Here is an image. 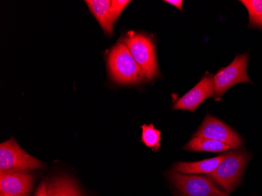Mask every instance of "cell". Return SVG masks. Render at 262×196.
<instances>
[{
    "label": "cell",
    "mask_w": 262,
    "mask_h": 196,
    "mask_svg": "<svg viewBox=\"0 0 262 196\" xmlns=\"http://www.w3.org/2000/svg\"><path fill=\"white\" fill-rule=\"evenodd\" d=\"M107 62L111 79L116 83L134 85L146 80L129 49L120 41L108 53Z\"/></svg>",
    "instance_id": "1"
},
{
    "label": "cell",
    "mask_w": 262,
    "mask_h": 196,
    "mask_svg": "<svg viewBox=\"0 0 262 196\" xmlns=\"http://www.w3.org/2000/svg\"><path fill=\"white\" fill-rule=\"evenodd\" d=\"M120 42L128 47L146 80H151L160 75L155 42L149 35L131 31Z\"/></svg>",
    "instance_id": "2"
},
{
    "label": "cell",
    "mask_w": 262,
    "mask_h": 196,
    "mask_svg": "<svg viewBox=\"0 0 262 196\" xmlns=\"http://www.w3.org/2000/svg\"><path fill=\"white\" fill-rule=\"evenodd\" d=\"M250 158V155L244 151H229L225 154L217 169L208 176L229 194L239 185Z\"/></svg>",
    "instance_id": "3"
},
{
    "label": "cell",
    "mask_w": 262,
    "mask_h": 196,
    "mask_svg": "<svg viewBox=\"0 0 262 196\" xmlns=\"http://www.w3.org/2000/svg\"><path fill=\"white\" fill-rule=\"evenodd\" d=\"M168 176L173 186L183 196H229L209 176L184 175L175 171H170Z\"/></svg>",
    "instance_id": "4"
},
{
    "label": "cell",
    "mask_w": 262,
    "mask_h": 196,
    "mask_svg": "<svg viewBox=\"0 0 262 196\" xmlns=\"http://www.w3.org/2000/svg\"><path fill=\"white\" fill-rule=\"evenodd\" d=\"M249 62V54H239L227 67L219 70L213 77V97L219 100L228 90L233 85L241 82L252 83L247 74V64Z\"/></svg>",
    "instance_id": "5"
},
{
    "label": "cell",
    "mask_w": 262,
    "mask_h": 196,
    "mask_svg": "<svg viewBox=\"0 0 262 196\" xmlns=\"http://www.w3.org/2000/svg\"><path fill=\"white\" fill-rule=\"evenodd\" d=\"M44 164L24 151L14 138L0 144V170L42 169Z\"/></svg>",
    "instance_id": "6"
},
{
    "label": "cell",
    "mask_w": 262,
    "mask_h": 196,
    "mask_svg": "<svg viewBox=\"0 0 262 196\" xmlns=\"http://www.w3.org/2000/svg\"><path fill=\"white\" fill-rule=\"evenodd\" d=\"M193 137L220 141L230 145L233 149L241 148L243 145V140L239 134L220 119L210 115L206 116Z\"/></svg>",
    "instance_id": "7"
},
{
    "label": "cell",
    "mask_w": 262,
    "mask_h": 196,
    "mask_svg": "<svg viewBox=\"0 0 262 196\" xmlns=\"http://www.w3.org/2000/svg\"><path fill=\"white\" fill-rule=\"evenodd\" d=\"M35 176L29 170H0V193L10 195L29 194Z\"/></svg>",
    "instance_id": "8"
},
{
    "label": "cell",
    "mask_w": 262,
    "mask_h": 196,
    "mask_svg": "<svg viewBox=\"0 0 262 196\" xmlns=\"http://www.w3.org/2000/svg\"><path fill=\"white\" fill-rule=\"evenodd\" d=\"M213 76L207 73L203 79L173 104L174 110L195 112L204 101L213 97Z\"/></svg>",
    "instance_id": "9"
},
{
    "label": "cell",
    "mask_w": 262,
    "mask_h": 196,
    "mask_svg": "<svg viewBox=\"0 0 262 196\" xmlns=\"http://www.w3.org/2000/svg\"><path fill=\"white\" fill-rule=\"evenodd\" d=\"M225 154L211 159H204L201 161L178 162L173 166V171L184 175H210L217 169Z\"/></svg>",
    "instance_id": "10"
},
{
    "label": "cell",
    "mask_w": 262,
    "mask_h": 196,
    "mask_svg": "<svg viewBox=\"0 0 262 196\" xmlns=\"http://www.w3.org/2000/svg\"><path fill=\"white\" fill-rule=\"evenodd\" d=\"M93 15L98 20L104 33L113 35L114 20L112 17L110 0H88L85 1Z\"/></svg>",
    "instance_id": "11"
},
{
    "label": "cell",
    "mask_w": 262,
    "mask_h": 196,
    "mask_svg": "<svg viewBox=\"0 0 262 196\" xmlns=\"http://www.w3.org/2000/svg\"><path fill=\"white\" fill-rule=\"evenodd\" d=\"M48 196H84L77 183L67 176L56 177L47 184Z\"/></svg>",
    "instance_id": "12"
},
{
    "label": "cell",
    "mask_w": 262,
    "mask_h": 196,
    "mask_svg": "<svg viewBox=\"0 0 262 196\" xmlns=\"http://www.w3.org/2000/svg\"><path fill=\"white\" fill-rule=\"evenodd\" d=\"M184 150L200 153H223L233 149L232 147L220 141H213L208 138L193 137L183 147Z\"/></svg>",
    "instance_id": "13"
},
{
    "label": "cell",
    "mask_w": 262,
    "mask_h": 196,
    "mask_svg": "<svg viewBox=\"0 0 262 196\" xmlns=\"http://www.w3.org/2000/svg\"><path fill=\"white\" fill-rule=\"evenodd\" d=\"M249 14L250 29H262V0H241Z\"/></svg>",
    "instance_id": "14"
},
{
    "label": "cell",
    "mask_w": 262,
    "mask_h": 196,
    "mask_svg": "<svg viewBox=\"0 0 262 196\" xmlns=\"http://www.w3.org/2000/svg\"><path fill=\"white\" fill-rule=\"evenodd\" d=\"M141 142L153 151H158L161 147V131L155 127L153 124L143 125Z\"/></svg>",
    "instance_id": "15"
},
{
    "label": "cell",
    "mask_w": 262,
    "mask_h": 196,
    "mask_svg": "<svg viewBox=\"0 0 262 196\" xmlns=\"http://www.w3.org/2000/svg\"><path fill=\"white\" fill-rule=\"evenodd\" d=\"M130 3L129 0H113L111 1L110 5V10H111L112 17L113 20L116 22L118 18L120 17L122 12L126 8V6Z\"/></svg>",
    "instance_id": "16"
},
{
    "label": "cell",
    "mask_w": 262,
    "mask_h": 196,
    "mask_svg": "<svg viewBox=\"0 0 262 196\" xmlns=\"http://www.w3.org/2000/svg\"><path fill=\"white\" fill-rule=\"evenodd\" d=\"M35 196H48L47 194V184L42 182L35 193Z\"/></svg>",
    "instance_id": "17"
},
{
    "label": "cell",
    "mask_w": 262,
    "mask_h": 196,
    "mask_svg": "<svg viewBox=\"0 0 262 196\" xmlns=\"http://www.w3.org/2000/svg\"><path fill=\"white\" fill-rule=\"evenodd\" d=\"M164 2L173 6V7L178 8V10L182 11V5H183V1L182 0H166Z\"/></svg>",
    "instance_id": "18"
},
{
    "label": "cell",
    "mask_w": 262,
    "mask_h": 196,
    "mask_svg": "<svg viewBox=\"0 0 262 196\" xmlns=\"http://www.w3.org/2000/svg\"><path fill=\"white\" fill-rule=\"evenodd\" d=\"M0 196H29V194H21V195H10V194H4V193H0Z\"/></svg>",
    "instance_id": "19"
}]
</instances>
